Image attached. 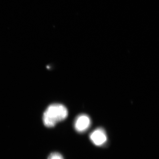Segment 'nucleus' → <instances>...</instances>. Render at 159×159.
<instances>
[{"label":"nucleus","instance_id":"nucleus-1","mask_svg":"<svg viewBox=\"0 0 159 159\" xmlns=\"http://www.w3.org/2000/svg\"><path fill=\"white\" fill-rule=\"evenodd\" d=\"M68 114L67 108L62 104H54L50 105L43 113V124L48 128L54 127L57 123L65 120Z\"/></svg>","mask_w":159,"mask_h":159},{"label":"nucleus","instance_id":"nucleus-2","mask_svg":"<svg viewBox=\"0 0 159 159\" xmlns=\"http://www.w3.org/2000/svg\"><path fill=\"white\" fill-rule=\"evenodd\" d=\"M89 139L93 143L97 146H102L107 140L106 133L101 128H97L93 131L89 135Z\"/></svg>","mask_w":159,"mask_h":159},{"label":"nucleus","instance_id":"nucleus-3","mask_svg":"<svg viewBox=\"0 0 159 159\" xmlns=\"http://www.w3.org/2000/svg\"><path fill=\"white\" fill-rule=\"evenodd\" d=\"M91 120L87 115L82 114L79 115L75 119L74 124L75 130L77 132H85L90 127Z\"/></svg>","mask_w":159,"mask_h":159},{"label":"nucleus","instance_id":"nucleus-4","mask_svg":"<svg viewBox=\"0 0 159 159\" xmlns=\"http://www.w3.org/2000/svg\"><path fill=\"white\" fill-rule=\"evenodd\" d=\"M48 159H64L61 155L57 152H53L49 155Z\"/></svg>","mask_w":159,"mask_h":159}]
</instances>
